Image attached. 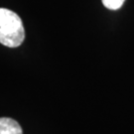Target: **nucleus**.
Instances as JSON below:
<instances>
[{
    "label": "nucleus",
    "mask_w": 134,
    "mask_h": 134,
    "mask_svg": "<svg viewBox=\"0 0 134 134\" xmlns=\"http://www.w3.org/2000/svg\"><path fill=\"white\" fill-rule=\"evenodd\" d=\"M25 39L22 20L15 12L0 8V43L9 48L19 47Z\"/></svg>",
    "instance_id": "f257e3e1"
},
{
    "label": "nucleus",
    "mask_w": 134,
    "mask_h": 134,
    "mask_svg": "<svg viewBox=\"0 0 134 134\" xmlns=\"http://www.w3.org/2000/svg\"><path fill=\"white\" fill-rule=\"evenodd\" d=\"M0 134H23V131L16 120L8 117H1Z\"/></svg>",
    "instance_id": "f03ea898"
},
{
    "label": "nucleus",
    "mask_w": 134,
    "mask_h": 134,
    "mask_svg": "<svg viewBox=\"0 0 134 134\" xmlns=\"http://www.w3.org/2000/svg\"><path fill=\"white\" fill-rule=\"evenodd\" d=\"M102 4L104 5L107 9L110 10H117L121 8L125 0H101Z\"/></svg>",
    "instance_id": "7ed1b4c3"
}]
</instances>
